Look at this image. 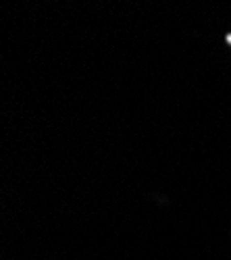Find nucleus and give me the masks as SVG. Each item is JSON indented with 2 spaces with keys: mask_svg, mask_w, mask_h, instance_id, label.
<instances>
[{
  "mask_svg": "<svg viewBox=\"0 0 231 260\" xmlns=\"http://www.w3.org/2000/svg\"><path fill=\"white\" fill-rule=\"evenodd\" d=\"M227 42H229V44H231V34H229V36H227Z\"/></svg>",
  "mask_w": 231,
  "mask_h": 260,
  "instance_id": "nucleus-1",
  "label": "nucleus"
}]
</instances>
